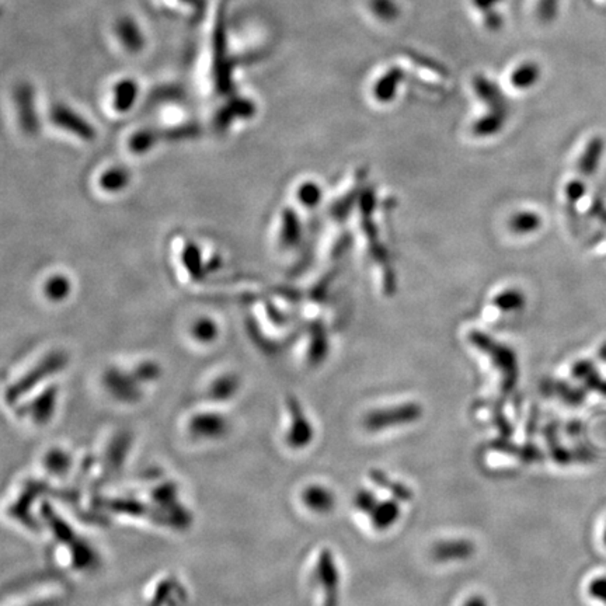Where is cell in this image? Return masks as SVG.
<instances>
[{
  "mask_svg": "<svg viewBox=\"0 0 606 606\" xmlns=\"http://www.w3.org/2000/svg\"><path fill=\"white\" fill-rule=\"evenodd\" d=\"M177 429L188 445L209 446L228 439L234 431V420L224 407L198 403L180 417Z\"/></svg>",
  "mask_w": 606,
  "mask_h": 606,
  "instance_id": "6da1fadb",
  "label": "cell"
},
{
  "mask_svg": "<svg viewBox=\"0 0 606 606\" xmlns=\"http://www.w3.org/2000/svg\"><path fill=\"white\" fill-rule=\"evenodd\" d=\"M68 364V357L65 352L55 351L46 355L40 360L34 367H31L27 372L19 376L13 380L4 390V402L7 406L13 407L23 397L40 389L44 382L49 380L52 376L61 372Z\"/></svg>",
  "mask_w": 606,
  "mask_h": 606,
  "instance_id": "7a4b0ae2",
  "label": "cell"
},
{
  "mask_svg": "<svg viewBox=\"0 0 606 606\" xmlns=\"http://www.w3.org/2000/svg\"><path fill=\"white\" fill-rule=\"evenodd\" d=\"M59 402V387L56 385H46L41 390L37 389L33 393L23 397L11 409L14 410L16 419L31 427L46 428L55 419Z\"/></svg>",
  "mask_w": 606,
  "mask_h": 606,
  "instance_id": "3957f363",
  "label": "cell"
},
{
  "mask_svg": "<svg viewBox=\"0 0 606 606\" xmlns=\"http://www.w3.org/2000/svg\"><path fill=\"white\" fill-rule=\"evenodd\" d=\"M308 585L316 604L319 606H333L335 598H338V570L331 559L327 549H323L316 558H313L309 573H308Z\"/></svg>",
  "mask_w": 606,
  "mask_h": 606,
  "instance_id": "277c9868",
  "label": "cell"
},
{
  "mask_svg": "<svg viewBox=\"0 0 606 606\" xmlns=\"http://www.w3.org/2000/svg\"><path fill=\"white\" fill-rule=\"evenodd\" d=\"M313 437L315 429L308 414L296 399L288 397L281 427V441L283 446L292 452H299L312 444Z\"/></svg>",
  "mask_w": 606,
  "mask_h": 606,
  "instance_id": "5b68a950",
  "label": "cell"
},
{
  "mask_svg": "<svg viewBox=\"0 0 606 606\" xmlns=\"http://www.w3.org/2000/svg\"><path fill=\"white\" fill-rule=\"evenodd\" d=\"M142 383L134 370L110 368L103 375V386L107 395L121 404H135L143 399Z\"/></svg>",
  "mask_w": 606,
  "mask_h": 606,
  "instance_id": "8992f818",
  "label": "cell"
},
{
  "mask_svg": "<svg viewBox=\"0 0 606 606\" xmlns=\"http://www.w3.org/2000/svg\"><path fill=\"white\" fill-rule=\"evenodd\" d=\"M299 507L310 515H327L335 507V496L333 490L319 481L306 483L296 494Z\"/></svg>",
  "mask_w": 606,
  "mask_h": 606,
  "instance_id": "52a82bcc",
  "label": "cell"
},
{
  "mask_svg": "<svg viewBox=\"0 0 606 606\" xmlns=\"http://www.w3.org/2000/svg\"><path fill=\"white\" fill-rule=\"evenodd\" d=\"M240 379L234 373H224L212 379L201 393L199 403L224 407L240 392Z\"/></svg>",
  "mask_w": 606,
  "mask_h": 606,
  "instance_id": "ba28073f",
  "label": "cell"
},
{
  "mask_svg": "<svg viewBox=\"0 0 606 606\" xmlns=\"http://www.w3.org/2000/svg\"><path fill=\"white\" fill-rule=\"evenodd\" d=\"M76 459L72 451L65 446H51L41 458V467L48 477L65 479L75 467Z\"/></svg>",
  "mask_w": 606,
  "mask_h": 606,
  "instance_id": "9c48e42d",
  "label": "cell"
},
{
  "mask_svg": "<svg viewBox=\"0 0 606 606\" xmlns=\"http://www.w3.org/2000/svg\"><path fill=\"white\" fill-rule=\"evenodd\" d=\"M183 587L173 577L160 578L152 588V595L145 600V606H184Z\"/></svg>",
  "mask_w": 606,
  "mask_h": 606,
  "instance_id": "30bf717a",
  "label": "cell"
},
{
  "mask_svg": "<svg viewBox=\"0 0 606 606\" xmlns=\"http://www.w3.org/2000/svg\"><path fill=\"white\" fill-rule=\"evenodd\" d=\"M183 264L189 274V277H192L194 280H199L201 277H204L205 270H204V264L201 260V253L199 249L195 243H187L184 246V251H183Z\"/></svg>",
  "mask_w": 606,
  "mask_h": 606,
  "instance_id": "8fae6325",
  "label": "cell"
},
{
  "mask_svg": "<svg viewBox=\"0 0 606 606\" xmlns=\"http://www.w3.org/2000/svg\"><path fill=\"white\" fill-rule=\"evenodd\" d=\"M130 183L128 173L121 167H113L100 177V186L105 191H120Z\"/></svg>",
  "mask_w": 606,
  "mask_h": 606,
  "instance_id": "7c38bea8",
  "label": "cell"
},
{
  "mask_svg": "<svg viewBox=\"0 0 606 606\" xmlns=\"http://www.w3.org/2000/svg\"><path fill=\"white\" fill-rule=\"evenodd\" d=\"M192 338L201 344H209L218 337V327L211 319H199L191 327Z\"/></svg>",
  "mask_w": 606,
  "mask_h": 606,
  "instance_id": "4fadbf2b",
  "label": "cell"
},
{
  "mask_svg": "<svg viewBox=\"0 0 606 606\" xmlns=\"http://www.w3.org/2000/svg\"><path fill=\"white\" fill-rule=\"evenodd\" d=\"M48 298L52 301H62L70 292V282L63 276H55L48 280L44 288Z\"/></svg>",
  "mask_w": 606,
  "mask_h": 606,
  "instance_id": "5bb4252c",
  "label": "cell"
},
{
  "mask_svg": "<svg viewBox=\"0 0 606 606\" xmlns=\"http://www.w3.org/2000/svg\"><path fill=\"white\" fill-rule=\"evenodd\" d=\"M538 68L532 63H525L519 66L513 73V85L516 88H526L536 80Z\"/></svg>",
  "mask_w": 606,
  "mask_h": 606,
  "instance_id": "9a60e30c",
  "label": "cell"
},
{
  "mask_svg": "<svg viewBox=\"0 0 606 606\" xmlns=\"http://www.w3.org/2000/svg\"><path fill=\"white\" fill-rule=\"evenodd\" d=\"M400 79V72L397 69L390 70L376 86V93L379 95V98H389L392 94L395 93V88L397 80Z\"/></svg>",
  "mask_w": 606,
  "mask_h": 606,
  "instance_id": "2e32d148",
  "label": "cell"
},
{
  "mask_svg": "<svg viewBox=\"0 0 606 606\" xmlns=\"http://www.w3.org/2000/svg\"><path fill=\"white\" fill-rule=\"evenodd\" d=\"M292 214L286 212L283 219V231L281 234V239L285 244L295 243L298 239V222L295 221V216Z\"/></svg>",
  "mask_w": 606,
  "mask_h": 606,
  "instance_id": "e0dca14e",
  "label": "cell"
},
{
  "mask_svg": "<svg viewBox=\"0 0 606 606\" xmlns=\"http://www.w3.org/2000/svg\"><path fill=\"white\" fill-rule=\"evenodd\" d=\"M373 11L385 20H390L397 14V9L395 1L392 0H373Z\"/></svg>",
  "mask_w": 606,
  "mask_h": 606,
  "instance_id": "ac0fdd59",
  "label": "cell"
},
{
  "mask_svg": "<svg viewBox=\"0 0 606 606\" xmlns=\"http://www.w3.org/2000/svg\"><path fill=\"white\" fill-rule=\"evenodd\" d=\"M299 197H301L302 204L315 205L318 202V198H319V188L313 186V184H305V186L301 187Z\"/></svg>",
  "mask_w": 606,
  "mask_h": 606,
  "instance_id": "d6986e66",
  "label": "cell"
},
{
  "mask_svg": "<svg viewBox=\"0 0 606 606\" xmlns=\"http://www.w3.org/2000/svg\"><path fill=\"white\" fill-rule=\"evenodd\" d=\"M473 1L480 10H484L487 13V10H490L500 0H473Z\"/></svg>",
  "mask_w": 606,
  "mask_h": 606,
  "instance_id": "ffe728a7",
  "label": "cell"
}]
</instances>
